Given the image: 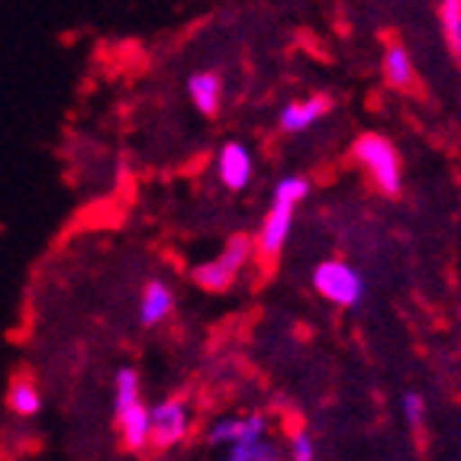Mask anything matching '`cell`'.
<instances>
[{
    "mask_svg": "<svg viewBox=\"0 0 461 461\" xmlns=\"http://www.w3.org/2000/svg\"><path fill=\"white\" fill-rule=\"evenodd\" d=\"M352 158L368 171L377 191L387 194V197H397L400 187H403V171H400V155L393 152V146L384 136H377V132L358 136L352 146Z\"/></svg>",
    "mask_w": 461,
    "mask_h": 461,
    "instance_id": "6da1fadb",
    "label": "cell"
},
{
    "mask_svg": "<svg viewBox=\"0 0 461 461\" xmlns=\"http://www.w3.org/2000/svg\"><path fill=\"white\" fill-rule=\"evenodd\" d=\"M255 255V242L249 236H232L230 242H226V249L216 258H210V262L197 265L194 268V285L200 287V291H210V294H223L230 291L232 285L239 281V275H242V268H246L249 262H252Z\"/></svg>",
    "mask_w": 461,
    "mask_h": 461,
    "instance_id": "7a4b0ae2",
    "label": "cell"
},
{
    "mask_svg": "<svg viewBox=\"0 0 461 461\" xmlns=\"http://www.w3.org/2000/svg\"><path fill=\"white\" fill-rule=\"evenodd\" d=\"M313 287L320 297H326L336 307H358L365 300V277L352 268V265L339 262V258H326L316 265L313 271Z\"/></svg>",
    "mask_w": 461,
    "mask_h": 461,
    "instance_id": "3957f363",
    "label": "cell"
},
{
    "mask_svg": "<svg viewBox=\"0 0 461 461\" xmlns=\"http://www.w3.org/2000/svg\"><path fill=\"white\" fill-rule=\"evenodd\" d=\"M191 432V410L185 400L168 397L152 407V448L155 452H168L181 446Z\"/></svg>",
    "mask_w": 461,
    "mask_h": 461,
    "instance_id": "277c9868",
    "label": "cell"
},
{
    "mask_svg": "<svg viewBox=\"0 0 461 461\" xmlns=\"http://www.w3.org/2000/svg\"><path fill=\"white\" fill-rule=\"evenodd\" d=\"M294 210H297V203L271 200V210L265 213L262 230H258V236H255V252L262 255V258H277V255H281L287 236H291Z\"/></svg>",
    "mask_w": 461,
    "mask_h": 461,
    "instance_id": "5b68a950",
    "label": "cell"
},
{
    "mask_svg": "<svg viewBox=\"0 0 461 461\" xmlns=\"http://www.w3.org/2000/svg\"><path fill=\"white\" fill-rule=\"evenodd\" d=\"M116 429H120V446L126 452H146L152 446V410L136 400L123 413H116Z\"/></svg>",
    "mask_w": 461,
    "mask_h": 461,
    "instance_id": "8992f818",
    "label": "cell"
},
{
    "mask_svg": "<svg viewBox=\"0 0 461 461\" xmlns=\"http://www.w3.org/2000/svg\"><path fill=\"white\" fill-rule=\"evenodd\" d=\"M216 175L223 181V187L230 191H242L249 187L255 175V162H252V152H249L242 142H226L216 155Z\"/></svg>",
    "mask_w": 461,
    "mask_h": 461,
    "instance_id": "52a82bcc",
    "label": "cell"
},
{
    "mask_svg": "<svg viewBox=\"0 0 461 461\" xmlns=\"http://www.w3.org/2000/svg\"><path fill=\"white\" fill-rule=\"evenodd\" d=\"M330 110H332V100L326 97V94H313V97H307V100L287 104V107L281 110L277 126H281V132H300V130H307V126L320 123Z\"/></svg>",
    "mask_w": 461,
    "mask_h": 461,
    "instance_id": "ba28073f",
    "label": "cell"
},
{
    "mask_svg": "<svg viewBox=\"0 0 461 461\" xmlns=\"http://www.w3.org/2000/svg\"><path fill=\"white\" fill-rule=\"evenodd\" d=\"M187 94H191V104L197 113L216 116L220 104H223V77L213 75V71H197L187 81Z\"/></svg>",
    "mask_w": 461,
    "mask_h": 461,
    "instance_id": "9c48e42d",
    "label": "cell"
},
{
    "mask_svg": "<svg viewBox=\"0 0 461 461\" xmlns=\"http://www.w3.org/2000/svg\"><path fill=\"white\" fill-rule=\"evenodd\" d=\"M171 310H175V294H171V287L165 285V281H149V285L142 287V300H139V320H142V326L162 323L165 316H171Z\"/></svg>",
    "mask_w": 461,
    "mask_h": 461,
    "instance_id": "30bf717a",
    "label": "cell"
},
{
    "mask_svg": "<svg viewBox=\"0 0 461 461\" xmlns=\"http://www.w3.org/2000/svg\"><path fill=\"white\" fill-rule=\"evenodd\" d=\"M7 403L16 416L30 420V416H36L42 410V393H39V387L32 384L30 377H14V384L7 391Z\"/></svg>",
    "mask_w": 461,
    "mask_h": 461,
    "instance_id": "8fae6325",
    "label": "cell"
},
{
    "mask_svg": "<svg viewBox=\"0 0 461 461\" xmlns=\"http://www.w3.org/2000/svg\"><path fill=\"white\" fill-rule=\"evenodd\" d=\"M384 77H387V85L397 87V91H403V87L413 85V62H410V55L403 46H387Z\"/></svg>",
    "mask_w": 461,
    "mask_h": 461,
    "instance_id": "7c38bea8",
    "label": "cell"
},
{
    "mask_svg": "<svg viewBox=\"0 0 461 461\" xmlns=\"http://www.w3.org/2000/svg\"><path fill=\"white\" fill-rule=\"evenodd\" d=\"M438 23H442L452 55L461 62V0H442L438 4Z\"/></svg>",
    "mask_w": 461,
    "mask_h": 461,
    "instance_id": "4fadbf2b",
    "label": "cell"
},
{
    "mask_svg": "<svg viewBox=\"0 0 461 461\" xmlns=\"http://www.w3.org/2000/svg\"><path fill=\"white\" fill-rule=\"evenodd\" d=\"M232 461H275L281 458V448H275L268 438H242V442H232L230 446Z\"/></svg>",
    "mask_w": 461,
    "mask_h": 461,
    "instance_id": "5bb4252c",
    "label": "cell"
},
{
    "mask_svg": "<svg viewBox=\"0 0 461 461\" xmlns=\"http://www.w3.org/2000/svg\"><path fill=\"white\" fill-rule=\"evenodd\" d=\"M136 400H142L139 397V375L132 368H120V375L113 381V416L132 407Z\"/></svg>",
    "mask_w": 461,
    "mask_h": 461,
    "instance_id": "9a60e30c",
    "label": "cell"
},
{
    "mask_svg": "<svg viewBox=\"0 0 461 461\" xmlns=\"http://www.w3.org/2000/svg\"><path fill=\"white\" fill-rule=\"evenodd\" d=\"M239 438H242V420H220V423H213L207 432L210 446H232Z\"/></svg>",
    "mask_w": 461,
    "mask_h": 461,
    "instance_id": "2e32d148",
    "label": "cell"
},
{
    "mask_svg": "<svg viewBox=\"0 0 461 461\" xmlns=\"http://www.w3.org/2000/svg\"><path fill=\"white\" fill-rule=\"evenodd\" d=\"M310 194V181L307 177H300V175H291L285 177L281 185L275 187V197L271 200H287V203H300V200H307Z\"/></svg>",
    "mask_w": 461,
    "mask_h": 461,
    "instance_id": "e0dca14e",
    "label": "cell"
},
{
    "mask_svg": "<svg viewBox=\"0 0 461 461\" xmlns=\"http://www.w3.org/2000/svg\"><path fill=\"white\" fill-rule=\"evenodd\" d=\"M403 416H407V423L413 426V429H420L423 426V416H426V403L420 393H407L403 397Z\"/></svg>",
    "mask_w": 461,
    "mask_h": 461,
    "instance_id": "ac0fdd59",
    "label": "cell"
},
{
    "mask_svg": "<svg viewBox=\"0 0 461 461\" xmlns=\"http://www.w3.org/2000/svg\"><path fill=\"white\" fill-rule=\"evenodd\" d=\"M316 455V448H313V438L307 436V432H297L294 436V448H291V458L294 461H310Z\"/></svg>",
    "mask_w": 461,
    "mask_h": 461,
    "instance_id": "d6986e66",
    "label": "cell"
}]
</instances>
